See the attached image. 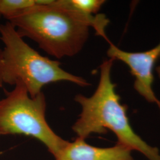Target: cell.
<instances>
[{
  "label": "cell",
  "instance_id": "cell-3",
  "mask_svg": "<svg viewBox=\"0 0 160 160\" xmlns=\"http://www.w3.org/2000/svg\"><path fill=\"white\" fill-rule=\"evenodd\" d=\"M0 39L4 44V84L15 86L22 82L32 97L41 92L44 86L59 81H68L81 87L90 85L82 77L62 68L59 61L41 55L8 21L0 24Z\"/></svg>",
  "mask_w": 160,
  "mask_h": 160
},
{
  "label": "cell",
  "instance_id": "cell-9",
  "mask_svg": "<svg viewBox=\"0 0 160 160\" xmlns=\"http://www.w3.org/2000/svg\"><path fill=\"white\" fill-rule=\"evenodd\" d=\"M2 69H3V49L0 47V87L4 86L2 80Z\"/></svg>",
  "mask_w": 160,
  "mask_h": 160
},
{
  "label": "cell",
  "instance_id": "cell-11",
  "mask_svg": "<svg viewBox=\"0 0 160 160\" xmlns=\"http://www.w3.org/2000/svg\"><path fill=\"white\" fill-rule=\"evenodd\" d=\"M2 17V16H1V12H0V17Z\"/></svg>",
  "mask_w": 160,
  "mask_h": 160
},
{
  "label": "cell",
  "instance_id": "cell-2",
  "mask_svg": "<svg viewBox=\"0 0 160 160\" xmlns=\"http://www.w3.org/2000/svg\"><path fill=\"white\" fill-rule=\"evenodd\" d=\"M114 60L106 59L100 65L96 91L90 97L78 94L74 100L81 107L79 118L72 127L77 137L86 139L92 133L106 134L108 130L117 137L116 143L139 151L148 160H160L159 149L149 145L135 133L127 115V107L120 103L111 78Z\"/></svg>",
  "mask_w": 160,
  "mask_h": 160
},
{
  "label": "cell",
  "instance_id": "cell-7",
  "mask_svg": "<svg viewBox=\"0 0 160 160\" xmlns=\"http://www.w3.org/2000/svg\"><path fill=\"white\" fill-rule=\"evenodd\" d=\"M35 5V0H0L1 16L10 21Z\"/></svg>",
  "mask_w": 160,
  "mask_h": 160
},
{
  "label": "cell",
  "instance_id": "cell-5",
  "mask_svg": "<svg viewBox=\"0 0 160 160\" xmlns=\"http://www.w3.org/2000/svg\"><path fill=\"white\" fill-rule=\"evenodd\" d=\"M107 53L110 59L125 63L135 77L134 88L149 103H157L160 108L152 90L153 69L157 60L160 58V42L152 49L141 52H129L121 50L109 42Z\"/></svg>",
  "mask_w": 160,
  "mask_h": 160
},
{
  "label": "cell",
  "instance_id": "cell-10",
  "mask_svg": "<svg viewBox=\"0 0 160 160\" xmlns=\"http://www.w3.org/2000/svg\"><path fill=\"white\" fill-rule=\"evenodd\" d=\"M156 71H157L158 76V77L160 78V66H158V67L156 68Z\"/></svg>",
  "mask_w": 160,
  "mask_h": 160
},
{
  "label": "cell",
  "instance_id": "cell-4",
  "mask_svg": "<svg viewBox=\"0 0 160 160\" xmlns=\"http://www.w3.org/2000/svg\"><path fill=\"white\" fill-rule=\"evenodd\" d=\"M46 100L42 92L30 97L26 86L17 82L0 100V135H24L43 143L53 157L68 143L52 129L46 119Z\"/></svg>",
  "mask_w": 160,
  "mask_h": 160
},
{
  "label": "cell",
  "instance_id": "cell-1",
  "mask_svg": "<svg viewBox=\"0 0 160 160\" xmlns=\"http://www.w3.org/2000/svg\"><path fill=\"white\" fill-rule=\"evenodd\" d=\"M8 22L23 38L33 40L47 54L57 59L79 53L88 40L90 28L109 40L105 30L109 20L104 14H86L59 6L56 0L48 6L35 3Z\"/></svg>",
  "mask_w": 160,
  "mask_h": 160
},
{
  "label": "cell",
  "instance_id": "cell-8",
  "mask_svg": "<svg viewBox=\"0 0 160 160\" xmlns=\"http://www.w3.org/2000/svg\"><path fill=\"white\" fill-rule=\"evenodd\" d=\"M59 6L89 15H96L105 3L104 0H56Z\"/></svg>",
  "mask_w": 160,
  "mask_h": 160
},
{
  "label": "cell",
  "instance_id": "cell-6",
  "mask_svg": "<svg viewBox=\"0 0 160 160\" xmlns=\"http://www.w3.org/2000/svg\"><path fill=\"white\" fill-rule=\"evenodd\" d=\"M131 149L120 143L112 147L100 148L87 143L86 139L77 137L68 142L54 157L55 160H133Z\"/></svg>",
  "mask_w": 160,
  "mask_h": 160
}]
</instances>
